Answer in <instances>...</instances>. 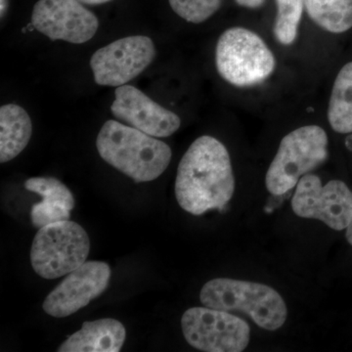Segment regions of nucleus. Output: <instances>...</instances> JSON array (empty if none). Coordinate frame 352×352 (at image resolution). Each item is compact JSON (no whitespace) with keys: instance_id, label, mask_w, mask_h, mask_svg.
Listing matches in <instances>:
<instances>
[{"instance_id":"ddd939ff","label":"nucleus","mask_w":352,"mask_h":352,"mask_svg":"<svg viewBox=\"0 0 352 352\" xmlns=\"http://www.w3.org/2000/svg\"><path fill=\"white\" fill-rule=\"evenodd\" d=\"M25 188L43 197V201L32 208V223L36 228L71 219L75 198L71 190L57 178H30L25 182Z\"/></svg>"},{"instance_id":"9b49d317","label":"nucleus","mask_w":352,"mask_h":352,"mask_svg":"<svg viewBox=\"0 0 352 352\" xmlns=\"http://www.w3.org/2000/svg\"><path fill=\"white\" fill-rule=\"evenodd\" d=\"M111 274L112 270L107 263L85 261L46 296L44 311L55 318L76 314L106 291Z\"/></svg>"},{"instance_id":"4be33fe9","label":"nucleus","mask_w":352,"mask_h":352,"mask_svg":"<svg viewBox=\"0 0 352 352\" xmlns=\"http://www.w3.org/2000/svg\"><path fill=\"white\" fill-rule=\"evenodd\" d=\"M7 9H8V0H0V15H1V18H3V16L6 15Z\"/></svg>"},{"instance_id":"5701e85b","label":"nucleus","mask_w":352,"mask_h":352,"mask_svg":"<svg viewBox=\"0 0 352 352\" xmlns=\"http://www.w3.org/2000/svg\"><path fill=\"white\" fill-rule=\"evenodd\" d=\"M346 239L347 242L352 245V220L346 228Z\"/></svg>"},{"instance_id":"f03ea898","label":"nucleus","mask_w":352,"mask_h":352,"mask_svg":"<svg viewBox=\"0 0 352 352\" xmlns=\"http://www.w3.org/2000/svg\"><path fill=\"white\" fill-rule=\"evenodd\" d=\"M96 147L106 163L135 182L157 179L168 168L173 155L163 141L117 120L104 124Z\"/></svg>"},{"instance_id":"9d476101","label":"nucleus","mask_w":352,"mask_h":352,"mask_svg":"<svg viewBox=\"0 0 352 352\" xmlns=\"http://www.w3.org/2000/svg\"><path fill=\"white\" fill-rule=\"evenodd\" d=\"M32 24L51 41L82 44L94 38L99 21L78 0H38Z\"/></svg>"},{"instance_id":"412c9836","label":"nucleus","mask_w":352,"mask_h":352,"mask_svg":"<svg viewBox=\"0 0 352 352\" xmlns=\"http://www.w3.org/2000/svg\"><path fill=\"white\" fill-rule=\"evenodd\" d=\"M80 3L87 4V6H99V4L107 3L112 0H78Z\"/></svg>"},{"instance_id":"aec40b11","label":"nucleus","mask_w":352,"mask_h":352,"mask_svg":"<svg viewBox=\"0 0 352 352\" xmlns=\"http://www.w3.org/2000/svg\"><path fill=\"white\" fill-rule=\"evenodd\" d=\"M239 6L247 8H258L264 3V0H236Z\"/></svg>"},{"instance_id":"2eb2a0df","label":"nucleus","mask_w":352,"mask_h":352,"mask_svg":"<svg viewBox=\"0 0 352 352\" xmlns=\"http://www.w3.org/2000/svg\"><path fill=\"white\" fill-rule=\"evenodd\" d=\"M31 118L16 104L0 108V163L15 159L29 144L32 138Z\"/></svg>"},{"instance_id":"0eeeda50","label":"nucleus","mask_w":352,"mask_h":352,"mask_svg":"<svg viewBox=\"0 0 352 352\" xmlns=\"http://www.w3.org/2000/svg\"><path fill=\"white\" fill-rule=\"evenodd\" d=\"M183 336L190 346L205 352H242L249 346V324L223 310L189 308L182 319Z\"/></svg>"},{"instance_id":"7ed1b4c3","label":"nucleus","mask_w":352,"mask_h":352,"mask_svg":"<svg viewBox=\"0 0 352 352\" xmlns=\"http://www.w3.org/2000/svg\"><path fill=\"white\" fill-rule=\"evenodd\" d=\"M200 300L204 307L247 315L267 331L281 328L288 316L281 295L267 285L254 282L217 278L201 288Z\"/></svg>"},{"instance_id":"dca6fc26","label":"nucleus","mask_w":352,"mask_h":352,"mask_svg":"<svg viewBox=\"0 0 352 352\" xmlns=\"http://www.w3.org/2000/svg\"><path fill=\"white\" fill-rule=\"evenodd\" d=\"M328 120L338 133L352 132V62L344 65L333 82Z\"/></svg>"},{"instance_id":"39448f33","label":"nucleus","mask_w":352,"mask_h":352,"mask_svg":"<svg viewBox=\"0 0 352 352\" xmlns=\"http://www.w3.org/2000/svg\"><path fill=\"white\" fill-rule=\"evenodd\" d=\"M327 157L328 136L322 127L305 126L289 132L282 139L266 173V188L272 195H283Z\"/></svg>"},{"instance_id":"6e6552de","label":"nucleus","mask_w":352,"mask_h":352,"mask_svg":"<svg viewBox=\"0 0 352 352\" xmlns=\"http://www.w3.org/2000/svg\"><path fill=\"white\" fill-rule=\"evenodd\" d=\"M292 208L302 219H318L333 230H344L352 220V192L340 180L323 186L318 176L307 173L296 184Z\"/></svg>"},{"instance_id":"f257e3e1","label":"nucleus","mask_w":352,"mask_h":352,"mask_svg":"<svg viewBox=\"0 0 352 352\" xmlns=\"http://www.w3.org/2000/svg\"><path fill=\"white\" fill-rule=\"evenodd\" d=\"M175 189L176 200L189 214L201 215L226 207L235 191L226 146L212 136L196 139L178 166Z\"/></svg>"},{"instance_id":"423d86ee","label":"nucleus","mask_w":352,"mask_h":352,"mask_svg":"<svg viewBox=\"0 0 352 352\" xmlns=\"http://www.w3.org/2000/svg\"><path fill=\"white\" fill-rule=\"evenodd\" d=\"M90 240L76 222H55L39 229L31 250L34 272L44 279L68 275L87 261Z\"/></svg>"},{"instance_id":"20e7f679","label":"nucleus","mask_w":352,"mask_h":352,"mask_svg":"<svg viewBox=\"0 0 352 352\" xmlns=\"http://www.w3.org/2000/svg\"><path fill=\"white\" fill-rule=\"evenodd\" d=\"M215 66L227 82L234 87H250L272 75L276 60L258 34L234 27L219 36L215 48Z\"/></svg>"},{"instance_id":"f8f14e48","label":"nucleus","mask_w":352,"mask_h":352,"mask_svg":"<svg viewBox=\"0 0 352 352\" xmlns=\"http://www.w3.org/2000/svg\"><path fill=\"white\" fill-rule=\"evenodd\" d=\"M111 112L116 119L127 126L154 138H168L175 133L182 124L176 113L162 107L131 85L117 87Z\"/></svg>"},{"instance_id":"a211bd4d","label":"nucleus","mask_w":352,"mask_h":352,"mask_svg":"<svg viewBox=\"0 0 352 352\" xmlns=\"http://www.w3.org/2000/svg\"><path fill=\"white\" fill-rule=\"evenodd\" d=\"M277 16L275 20V38L283 45L295 43L298 25L302 20L305 0H275Z\"/></svg>"},{"instance_id":"6ab92c4d","label":"nucleus","mask_w":352,"mask_h":352,"mask_svg":"<svg viewBox=\"0 0 352 352\" xmlns=\"http://www.w3.org/2000/svg\"><path fill=\"white\" fill-rule=\"evenodd\" d=\"M173 10L193 24L205 22L221 6L222 0H168Z\"/></svg>"},{"instance_id":"4468645a","label":"nucleus","mask_w":352,"mask_h":352,"mask_svg":"<svg viewBox=\"0 0 352 352\" xmlns=\"http://www.w3.org/2000/svg\"><path fill=\"white\" fill-rule=\"evenodd\" d=\"M126 337V328L116 319L85 322L82 328L69 336L57 351L118 352L124 346Z\"/></svg>"},{"instance_id":"1a4fd4ad","label":"nucleus","mask_w":352,"mask_h":352,"mask_svg":"<svg viewBox=\"0 0 352 352\" xmlns=\"http://www.w3.org/2000/svg\"><path fill=\"white\" fill-rule=\"evenodd\" d=\"M155 56L156 50L151 38L127 36L97 50L90 59V68L97 85L119 87L143 73Z\"/></svg>"},{"instance_id":"f3484780","label":"nucleus","mask_w":352,"mask_h":352,"mask_svg":"<svg viewBox=\"0 0 352 352\" xmlns=\"http://www.w3.org/2000/svg\"><path fill=\"white\" fill-rule=\"evenodd\" d=\"M305 7L315 24L332 34L352 28V0H305Z\"/></svg>"}]
</instances>
